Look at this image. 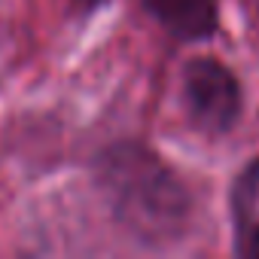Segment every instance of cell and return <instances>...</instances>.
<instances>
[{
	"mask_svg": "<svg viewBox=\"0 0 259 259\" xmlns=\"http://www.w3.org/2000/svg\"><path fill=\"white\" fill-rule=\"evenodd\" d=\"M95 186L113 220L144 247L177 244L195 198L180 171L141 141H116L95 156Z\"/></svg>",
	"mask_w": 259,
	"mask_h": 259,
	"instance_id": "cell-1",
	"label": "cell"
},
{
	"mask_svg": "<svg viewBox=\"0 0 259 259\" xmlns=\"http://www.w3.org/2000/svg\"><path fill=\"white\" fill-rule=\"evenodd\" d=\"M186 119L207 138H223L241 122L244 92L229 64L213 55L189 58L180 73Z\"/></svg>",
	"mask_w": 259,
	"mask_h": 259,
	"instance_id": "cell-2",
	"label": "cell"
},
{
	"mask_svg": "<svg viewBox=\"0 0 259 259\" xmlns=\"http://www.w3.org/2000/svg\"><path fill=\"white\" fill-rule=\"evenodd\" d=\"M141 7L183 43L210 40L220 31V0H141Z\"/></svg>",
	"mask_w": 259,
	"mask_h": 259,
	"instance_id": "cell-3",
	"label": "cell"
},
{
	"mask_svg": "<svg viewBox=\"0 0 259 259\" xmlns=\"http://www.w3.org/2000/svg\"><path fill=\"white\" fill-rule=\"evenodd\" d=\"M229 213L235 232V256L259 259V156L250 159L232 180Z\"/></svg>",
	"mask_w": 259,
	"mask_h": 259,
	"instance_id": "cell-4",
	"label": "cell"
},
{
	"mask_svg": "<svg viewBox=\"0 0 259 259\" xmlns=\"http://www.w3.org/2000/svg\"><path fill=\"white\" fill-rule=\"evenodd\" d=\"M104 4H107V0H70V7H73V10H79L82 16H92V13H98Z\"/></svg>",
	"mask_w": 259,
	"mask_h": 259,
	"instance_id": "cell-5",
	"label": "cell"
}]
</instances>
